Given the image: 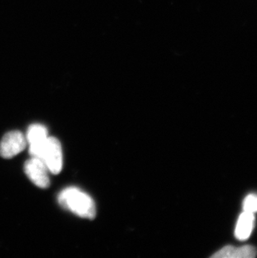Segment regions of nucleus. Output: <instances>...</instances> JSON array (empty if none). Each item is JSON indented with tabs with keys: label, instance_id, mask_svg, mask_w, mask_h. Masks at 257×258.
<instances>
[{
	"label": "nucleus",
	"instance_id": "1",
	"mask_svg": "<svg viewBox=\"0 0 257 258\" xmlns=\"http://www.w3.org/2000/svg\"><path fill=\"white\" fill-rule=\"evenodd\" d=\"M61 207L79 217L94 219L96 215L95 202L90 196L76 187L66 188L58 196Z\"/></svg>",
	"mask_w": 257,
	"mask_h": 258
},
{
	"label": "nucleus",
	"instance_id": "2",
	"mask_svg": "<svg viewBox=\"0 0 257 258\" xmlns=\"http://www.w3.org/2000/svg\"><path fill=\"white\" fill-rule=\"evenodd\" d=\"M39 159L44 161L49 172L54 175L60 172L63 167V153L60 142L54 137H48Z\"/></svg>",
	"mask_w": 257,
	"mask_h": 258
},
{
	"label": "nucleus",
	"instance_id": "3",
	"mask_svg": "<svg viewBox=\"0 0 257 258\" xmlns=\"http://www.w3.org/2000/svg\"><path fill=\"white\" fill-rule=\"evenodd\" d=\"M25 172L29 180L38 187L48 188L50 184L49 170L44 161L39 158L32 157L25 162Z\"/></svg>",
	"mask_w": 257,
	"mask_h": 258
},
{
	"label": "nucleus",
	"instance_id": "4",
	"mask_svg": "<svg viewBox=\"0 0 257 258\" xmlns=\"http://www.w3.org/2000/svg\"><path fill=\"white\" fill-rule=\"evenodd\" d=\"M27 146L26 137L18 131L10 132L3 137L0 143V156L10 159L22 152Z\"/></svg>",
	"mask_w": 257,
	"mask_h": 258
},
{
	"label": "nucleus",
	"instance_id": "5",
	"mask_svg": "<svg viewBox=\"0 0 257 258\" xmlns=\"http://www.w3.org/2000/svg\"><path fill=\"white\" fill-rule=\"evenodd\" d=\"M48 137V130L43 124H34L29 127L26 140L27 143L29 145V154L32 157L40 158Z\"/></svg>",
	"mask_w": 257,
	"mask_h": 258
},
{
	"label": "nucleus",
	"instance_id": "6",
	"mask_svg": "<svg viewBox=\"0 0 257 258\" xmlns=\"http://www.w3.org/2000/svg\"><path fill=\"white\" fill-rule=\"evenodd\" d=\"M257 255V250L252 246H244L242 247H234L226 246L211 257L215 258H253Z\"/></svg>",
	"mask_w": 257,
	"mask_h": 258
},
{
	"label": "nucleus",
	"instance_id": "7",
	"mask_svg": "<svg viewBox=\"0 0 257 258\" xmlns=\"http://www.w3.org/2000/svg\"><path fill=\"white\" fill-rule=\"evenodd\" d=\"M255 217L254 213L250 212H244L238 219L237 225L235 227V234L236 238L241 241L246 240L250 236L254 228Z\"/></svg>",
	"mask_w": 257,
	"mask_h": 258
},
{
	"label": "nucleus",
	"instance_id": "8",
	"mask_svg": "<svg viewBox=\"0 0 257 258\" xmlns=\"http://www.w3.org/2000/svg\"><path fill=\"white\" fill-rule=\"evenodd\" d=\"M244 211L245 212H257V196L250 195L245 198L244 201Z\"/></svg>",
	"mask_w": 257,
	"mask_h": 258
}]
</instances>
